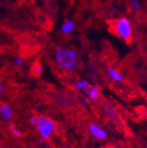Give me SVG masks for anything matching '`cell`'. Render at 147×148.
Segmentation results:
<instances>
[{"label": "cell", "mask_w": 147, "mask_h": 148, "mask_svg": "<svg viewBox=\"0 0 147 148\" xmlns=\"http://www.w3.org/2000/svg\"><path fill=\"white\" fill-rule=\"evenodd\" d=\"M79 53L75 49L58 46L55 49V60L57 66L63 70L70 71L78 66Z\"/></svg>", "instance_id": "1"}, {"label": "cell", "mask_w": 147, "mask_h": 148, "mask_svg": "<svg viewBox=\"0 0 147 148\" xmlns=\"http://www.w3.org/2000/svg\"><path fill=\"white\" fill-rule=\"evenodd\" d=\"M34 127H35L40 138L44 140L50 139L57 131V123H55V121L48 116L42 114L36 115Z\"/></svg>", "instance_id": "2"}, {"label": "cell", "mask_w": 147, "mask_h": 148, "mask_svg": "<svg viewBox=\"0 0 147 148\" xmlns=\"http://www.w3.org/2000/svg\"><path fill=\"white\" fill-rule=\"evenodd\" d=\"M115 29L117 34V35L123 41H130L132 37V26L131 22L126 17H120L117 18L116 24H115Z\"/></svg>", "instance_id": "3"}, {"label": "cell", "mask_w": 147, "mask_h": 148, "mask_svg": "<svg viewBox=\"0 0 147 148\" xmlns=\"http://www.w3.org/2000/svg\"><path fill=\"white\" fill-rule=\"evenodd\" d=\"M88 131H89L90 135L97 140L103 141L108 138V132L107 130L96 123H90L88 127Z\"/></svg>", "instance_id": "4"}, {"label": "cell", "mask_w": 147, "mask_h": 148, "mask_svg": "<svg viewBox=\"0 0 147 148\" xmlns=\"http://www.w3.org/2000/svg\"><path fill=\"white\" fill-rule=\"evenodd\" d=\"M101 108L106 117L111 120H116L118 118V111L116 108L107 101H103L101 103Z\"/></svg>", "instance_id": "5"}, {"label": "cell", "mask_w": 147, "mask_h": 148, "mask_svg": "<svg viewBox=\"0 0 147 148\" xmlns=\"http://www.w3.org/2000/svg\"><path fill=\"white\" fill-rule=\"evenodd\" d=\"M14 117L12 107L8 103L0 104V118L4 123H10Z\"/></svg>", "instance_id": "6"}, {"label": "cell", "mask_w": 147, "mask_h": 148, "mask_svg": "<svg viewBox=\"0 0 147 148\" xmlns=\"http://www.w3.org/2000/svg\"><path fill=\"white\" fill-rule=\"evenodd\" d=\"M85 96L93 102H96L100 100L101 97V91L99 87L95 85H90L85 91H84Z\"/></svg>", "instance_id": "7"}, {"label": "cell", "mask_w": 147, "mask_h": 148, "mask_svg": "<svg viewBox=\"0 0 147 148\" xmlns=\"http://www.w3.org/2000/svg\"><path fill=\"white\" fill-rule=\"evenodd\" d=\"M107 74L108 79L111 81H114L116 83H121L124 80V77L122 74L116 68H115L113 66H110L107 68Z\"/></svg>", "instance_id": "8"}, {"label": "cell", "mask_w": 147, "mask_h": 148, "mask_svg": "<svg viewBox=\"0 0 147 148\" xmlns=\"http://www.w3.org/2000/svg\"><path fill=\"white\" fill-rule=\"evenodd\" d=\"M76 28V23L73 20H66L62 25H61V27H60V31L64 35H68L70 34H71L73 31L75 30Z\"/></svg>", "instance_id": "9"}, {"label": "cell", "mask_w": 147, "mask_h": 148, "mask_svg": "<svg viewBox=\"0 0 147 148\" xmlns=\"http://www.w3.org/2000/svg\"><path fill=\"white\" fill-rule=\"evenodd\" d=\"M42 71H43V68H42V64L39 61H35V62H34V64L31 67L30 73L33 77H40L42 73Z\"/></svg>", "instance_id": "10"}, {"label": "cell", "mask_w": 147, "mask_h": 148, "mask_svg": "<svg viewBox=\"0 0 147 148\" xmlns=\"http://www.w3.org/2000/svg\"><path fill=\"white\" fill-rule=\"evenodd\" d=\"M9 132L14 138H21L23 136V132L15 123H11L9 125Z\"/></svg>", "instance_id": "11"}, {"label": "cell", "mask_w": 147, "mask_h": 148, "mask_svg": "<svg viewBox=\"0 0 147 148\" xmlns=\"http://www.w3.org/2000/svg\"><path fill=\"white\" fill-rule=\"evenodd\" d=\"M90 86L89 81L86 79H79L78 81H76L73 85V87H74L75 90L77 91H85L88 86Z\"/></svg>", "instance_id": "12"}, {"label": "cell", "mask_w": 147, "mask_h": 148, "mask_svg": "<svg viewBox=\"0 0 147 148\" xmlns=\"http://www.w3.org/2000/svg\"><path fill=\"white\" fill-rule=\"evenodd\" d=\"M131 5L135 12H139L142 9V5L139 0H131Z\"/></svg>", "instance_id": "13"}, {"label": "cell", "mask_w": 147, "mask_h": 148, "mask_svg": "<svg viewBox=\"0 0 147 148\" xmlns=\"http://www.w3.org/2000/svg\"><path fill=\"white\" fill-rule=\"evenodd\" d=\"M14 63H15L16 65L21 66V65H22V64H24V59H23V58H21V57H18V58H16L14 59Z\"/></svg>", "instance_id": "14"}, {"label": "cell", "mask_w": 147, "mask_h": 148, "mask_svg": "<svg viewBox=\"0 0 147 148\" xmlns=\"http://www.w3.org/2000/svg\"><path fill=\"white\" fill-rule=\"evenodd\" d=\"M79 101H80V104L84 107H87L88 104H89V100L85 96V97H80L79 99Z\"/></svg>", "instance_id": "15"}, {"label": "cell", "mask_w": 147, "mask_h": 148, "mask_svg": "<svg viewBox=\"0 0 147 148\" xmlns=\"http://www.w3.org/2000/svg\"><path fill=\"white\" fill-rule=\"evenodd\" d=\"M35 117H36V115H31V116H29V117H28V123H29V124L30 125H32V126H34V123H35Z\"/></svg>", "instance_id": "16"}, {"label": "cell", "mask_w": 147, "mask_h": 148, "mask_svg": "<svg viewBox=\"0 0 147 148\" xmlns=\"http://www.w3.org/2000/svg\"><path fill=\"white\" fill-rule=\"evenodd\" d=\"M3 92H4V86L1 82H0V95L3 94Z\"/></svg>", "instance_id": "17"}, {"label": "cell", "mask_w": 147, "mask_h": 148, "mask_svg": "<svg viewBox=\"0 0 147 148\" xmlns=\"http://www.w3.org/2000/svg\"><path fill=\"white\" fill-rule=\"evenodd\" d=\"M63 148H75V147H73V146H64Z\"/></svg>", "instance_id": "18"}, {"label": "cell", "mask_w": 147, "mask_h": 148, "mask_svg": "<svg viewBox=\"0 0 147 148\" xmlns=\"http://www.w3.org/2000/svg\"><path fill=\"white\" fill-rule=\"evenodd\" d=\"M0 148H4V147H2V146H0Z\"/></svg>", "instance_id": "19"}]
</instances>
